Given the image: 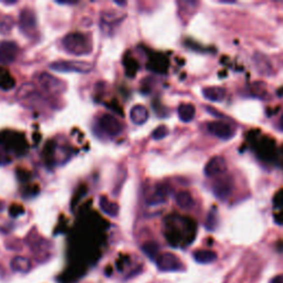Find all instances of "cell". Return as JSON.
I'll use <instances>...</instances> for the list:
<instances>
[{
  "label": "cell",
  "instance_id": "cell-21",
  "mask_svg": "<svg viewBox=\"0 0 283 283\" xmlns=\"http://www.w3.org/2000/svg\"><path fill=\"white\" fill-rule=\"evenodd\" d=\"M168 133H169V130L167 129V126L159 125L158 127H156V129L153 131L152 137L156 141H161V140H163V138H165L168 135Z\"/></svg>",
  "mask_w": 283,
  "mask_h": 283
},
{
  "label": "cell",
  "instance_id": "cell-11",
  "mask_svg": "<svg viewBox=\"0 0 283 283\" xmlns=\"http://www.w3.org/2000/svg\"><path fill=\"white\" fill-rule=\"evenodd\" d=\"M148 111L144 105H134L130 111V119L136 125H143L148 120Z\"/></svg>",
  "mask_w": 283,
  "mask_h": 283
},
{
  "label": "cell",
  "instance_id": "cell-4",
  "mask_svg": "<svg viewBox=\"0 0 283 283\" xmlns=\"http://www.w3.org/2000/svg\"><path fill=\"white\" fill-rule=\"evenodd\" d=\"M99 127L104 135L112 138L121 135L123 132L122 123L111 114H104L100 117Z\"/></svg>",
  "mask_w": 283,
  "mask_h": 283
},
{
  "label": "cell",
  "instance_id": "cell-6",
  "mask_svg": "<svg viewBox=\"0 0 283 283\" xmlns=\"http://www.w3.org/2000/svg\"><path fill=\"white\" fill-rule=\"evenodd\" d=\"M19 48L14 41H2L0 42V63L5 66L12 65L18 57Z\"/></svg>",
  "mask_w": 283,
  "mask_h": 283
},
{
  "label": "cell",
  "instance_id": "cell-8",
  "mask_svg": "<svg viewBox=\"0 0 283 283\" xmlns=\"http://www.w3.org/2000/svg\"><path fill=\"white\" fill-rule=\"evenodd\" d=\"M208 131L212 135L220 138L222 141H228L233 137L234 131L230 124H227L225 122H211L208 124Z\"/></svg>",
  "mask_w": 283,
  "mask_h": 283
},
{
  "label": "cell",
  "instance_id": "cell-15",
  "mask_svg": "<svg viewBox=\"0 0 283 283\" xmlns=\"http://www.w3.org/2000/svg\"><path fill=\"white\" fill-rule=\"evenodd\" d=\"M10 265L15 272H19V273H28L31 270V261L28 258L20 257V255L15 257Z\"/></svg>",
  "mask_w": 283,
  "mask_h": 283
},
{
  "label": "cell",
  "instance_id": "cell-22",
  "mask_svg": "<svg viewBox=\"0 0 283 283\" xmlns=\"http://www.w3.org/2000/svg\"><path fill=\"white\" fill-rule=\"evenodd\" d=\"M217 213L216 211H210L209 215L207 217V221H206V228L208 229L209 231H213L217 227Z\"/></svg>",
  "mask_w": 283,
  "mask_h": 283
},
{
  "label": "cell",
  "instance_id": "cell-26",
  "mask_svg": "<svg viewBox=\"0 0 283 283\" xmlns=\"http://www.w3.org/2000/svg\"><path fill=\"white\" fill-rule=\"evenodd\" d=\"M57 4H59V5H74V4H77V2H60V0H57Z\"/></svg>",
  "mask_w": 283,
  "mask_h": 283
},
{
  "label": "cell",
  "instance_id": "cell-7",
  "mask_svg": "<svg viewBox=\"0 0 283 283\" xmlns=\"http://www.w3.org/2000/svg\"><path fill=\"white\" fill-rule=\"evenodd\" d=\"M233 184L230 176H220L212 186V191L218 199L225 200L232 193Z\"/></svg>",
  "mask_w": 283,
  "mask_h": 283
},
{
  "label": "cell",
  "instance_id": "cell-14",
  "mask_svg": "<svg viewBox=\"0 0 283 283\" xmlns=\"http://www.w3.org/2000/svg\"><path fill=\"white\" fill-rule=\"evenodd\" d=\"M175 200H176V204L178 205V207H180L181 209H185V210H189L191 209L195 206V201L193 196L190 195V193L186 190H181L179 193H177L175 197Z\"/></svg>",
  "mask_w": 283,
  "mask_h": 283
},
{
  "label": "cell",
  "instance_id": "cell-1",
  "mask_svg": "<svg viewBox=\"0 0 283 283\" xmlns=\"http://www.w3.org/2000/svg\"><path fill=\"white\" fill-rule=\"evenodd\" d=\"M65 50L73 56H87L92 52V42L90 38L82 33H71L67 35L62 40Z\"/></svg>",
  "mask_w": 283,
  "mask_h": 283
},
{
  "label": "cell",
  "instance_id": "cell-13",
  "mask_svg": "<svg viewBox=\"0 0 283 283\" xmlns=\"http://www.w3.org/2000/svg\"><path fill=\"white\" fill-rule=\"evenodd\" d=\"M99 205L101 210H102L105 215H108L110 217H116L119 215L120 208L117 206L115 202L111 201L106 196H101L99 200Z\"/></svg>",
  "mask_w": 283,
  "mask_h": 283
},
{
  "label": "cell",
  "instance_id": "cell-25",
  "mask_svg": "<svg viewBox=\"0 0 283 283\" xmlns=\"http://www.w3.org/2000/svg\"><path fill=\"white\" fill-rule=\"evenodd\" d=\"M270 283H283V274L275 275L274 277H272Z\"/></svg>",
  "mask_w": 283,
  "mask_h": 283
},
{
  "label": "cell",
  "instance_id": "cell-2",
  "mask_svg": "<svg viewBox=\"0 0 283 283\" xmlns=\"http://www.w3.org/2000/svg\"><path fill=\"white\" fill-rule=\"evenodd\" d=\"M52 71L61 73H89L93 66L85 61H58L50 66Z\"/></svg>",
  "mask_w": 283,
  "mask_h": 283
},
{
  "label": "cell",
  "instance_id": "cell-12",
  "mask_svg": "<svg viewBox=\"0 0 283 283\" xmlns=\"http://www.w3.org/2000/svg\"><path fill=\"white\" fill-rule=\"evenodd\" d=\"M202 95L210 102H221L226 97V91L220 87H208L202 90Z\"/></svg>",
  "mask_w": 283,
  "mask_h": 283
},
{
  "label": "cell",
  "instance_id": "cell-17",
  "mask_svg": "<svg viewBox=\"0 0 283 283\" xmlns=\"http://www.w3.org/2000/svg\"><path fill=\"white\" fill-rule=\"evenodd\" d=\"M194 259L200 264H208L217 259V254L210 250H198L194 253Z\"/></svg>",
  "mask_w": 283,
  "mask_h": 283
},
{
  "label": "cell",
  "instance_id": "cell-19",
  "mask_svg": "<svg viewBox=\"0 0 283 283\" xmlns=\"http://www.w3.org/2000/svg\"><path fill=\"white\" fill-rule=\"evenodd\" d=\"M16 81L15 79L10 76V73L4 69H0V89L9 91L15 88Z\"/></svg>",
  "mask_w": 283,
  "mask_h": 283
},
{
  "label": "cell",
  "instance_id": "cell-16",
  "mask_svg": "<svg viewBox=\"0 0 283 283\" xmlns=\"http://www.w3.org/2000/svg\"><path fill=\"white\" fill-rule=\"evenodd\" d=\"M195 106L193 104H180L178 108V116L181 122L189 123L195 117Z\"/></svg>",
  "mask_w": 283,
  "mask_h": 283
},
{
  "label": "cell",
  "instance_id": "cell-24",
  "mask_svg": "<svg viewBox=\"0 0 283 283\" xmlns=\"http://www.w3.org/2000/svg\"><path fill=\"white\" fill-rule=\"evenodd\" d=\"M9 163V158L6 155V149L3 145H0V164H7Z\"/></svg>",
  "mask_w": 283,
  "mask_h": 283
},
{
  "label": "cell",
  "instance_id": "cell-5",
  "mask_svg": "<svg viewBox=\"0 0 283 283\" xmlns=\"http://www.w3.org/2000/svg\"><path fill=\"white\" fill-rule=\"evenodd\" d=\"M156 264L157 268L164 272L180 271L183 269V264H181L179 258L170 252L159 254V257L156 260Z\"/></svg>",
  "mask_w": 283,
  "mask_h": 283
},
{
  "label": "cell",
  "instance_id": "cell-27",
  "mask_svg": "<svg viewBox=\"0 0 283 283\" xmlns=\"http://www.w3.org/2000/svg\"><path fill=\"white\" fill-rule=\"evenodd\" d=\"M279 127H280V130L283 132V114L281 115L280 117V121H279Z\"/></svg>",
  "mask_w": 283,
  "mask_h": 283
},
{
  "label": "cell",
  "instance_id": "cell-23",
  "mask_svg": "<svg viewBox=\"0 0 283 283\" xmlns=\"http://www.w3.org/2000/svg\"><path fill=\"white\" fill-rule=\"evenodd\" d=\"M13 25L14 24H13L12 19H10L9 17L5 18L2 21V24H0V33H3V34L10 33V30H12V28H13Z\"/></svg>",
  "mask_w": 283,
  "mask_h": 283
},
{
  "label": "cell",
  "instance_id": "cell-20",
  "mask_svg": "<svg viewBox=\"0 0 283 283\" xmlns=\"http://www.w3.org/2000/svg\"><path fill=\"white\" fill-rule=\"evenodd\" d=\"M166 196H167V191L165 190L164 188H158L156 190V193H155L151 198L148 199V205H159L162 204V202L165 201L166 199Z\"/></svg>",
  "mask_w": 283,
  "mask_h": 283
},
{
  "label": "cell",
  "instance_id": "cell-18",
  "mask_svg": "<svg viewBox=\"0 0 283 283\" xmlns=\"http://www.w3.org/2000/svg\"><path fill=\"white\" fill-rule=\"evenodd\" d=\"M142 251L151 260L156 261L159 257V245L155 241H147L144 243Z\"/></svg>",
  "mask_w": 283,
  "mask_h": 283
},
{
  "label": "cell",
  "instance_id": "cell-9",
  "mask_svg": "<svg viewBox=\"0 0 283 283\" xmlns=\"http://www.w3.org/2000/svg\"><path fill=\"white\" fill-rule=\"evenodd\" d=\"M227 170L226 159L222 156H213L211 157L205 166V175L207 177H216L225 174Z\"/></svg>",
  "mask_w": 283,
  "mask_h": 283
},
{
  "label": "cell",
  "instance_id": "cell-3",
  "mask_svg": "<svg viewBox=\"0 0 283 283\" xmlns=\"http://www.w3.org/2000/svg\"><path fill=\"white\" fill-rule=\"evenodd\" d=\"M39 87L48 94L58 95L62 94L66 91V84L60 79L56 78L50 73L44 72L38 77Z\"/></svg>",
  "mask_w": 283,
  "mask_h": 283
},
{
  "label": "cell",
  "instance_id": "cell-10",
  "mask_svg": "<svg viewBox=\"0 0 283 283\" xmlns=\"http://www.w3.org/2000/svg\"><path fill=\"white\" fill-rule=\"evenodd\" d=\"M19 26H20V29L27 35H30L34 33L37 28V18H36V14L34 10L26 8L20 13Z\"/></svg>",
  "mask_w": 283,
  "mask_h": 283
},
{
  "label": "cell",
  "instance_id": "cell-28",
  "mask_svg": "<svg viewBox=\"0 0 283 283\" xmlns=\"http://www.w3.org/2000/svg\"><path fill=\"white\" fill-rule=\"evenodd\" d=\"M115 5H117V6H125L126 3H120V2H114Z\"/></svg>",
  "mask_w": 283,
  "mask_h": 283
}]
</instances>
